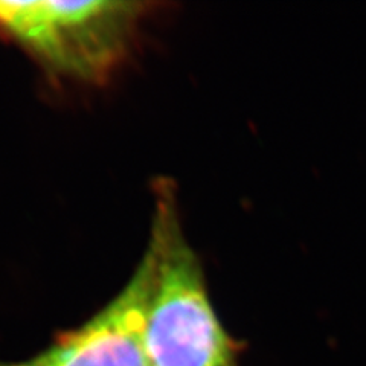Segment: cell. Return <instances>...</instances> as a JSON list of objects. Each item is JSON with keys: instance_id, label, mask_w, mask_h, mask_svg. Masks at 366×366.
<instances>
[{"instance_id": "1", "label": "cell", "mask_w": 366, "mask_h": 366, "mask_svg": "<svg viewBox=\"0 0 366 366\" xmlns=\"http://www.w3.org/2000/svg\"><path fill=\"white\" fill-rule=\"evenodd\" d=\"M144 345L148 366H237L235 343L217 316L203 267L183 234L174 185H154Z\"/></svg>"}, {"instance_id": "2", "label": "cell", "mask_w": 366, "mask_h": 366, "mask_svg": "<svg viewBox=\"0 0 366 366\" xmlns=\"http://www.w3.org/2000/svg\"><path fill=\"white\" fill-rule=\"evenodd\" d=\"M147 4L0 2V36L46 71L81 83H102L129 54Z\"/></svg>"}, {"instance_id": "3", "label": "cell", "mask_w": 366, "mask_h": 366, "mask_svg": "<svg viewBox=\"0 0 366 366\" xmlns=\"http://www.w3.org/2000/svg\"><path fill=\"white\" fill-rule=\"evenodd\" d=\"M152 285L145 252L125 287L75 330L54 340L36 360L40 366H148L144 330Z\"/></svg>"}, {"instance_id": "4", "label": "cell", "mask_w": 366, "mask_h": 366, "mask_svg": "<svg viewBox=\"0 0 366 366\" xmlns=\"http://www.w3.org/2000/svg\"><path fill=\"white\" fill-rule=\"evenodd\" d=\"M0 366H40L36 360H31V362H26V363H0Z\"/></svg>"}]
</instances>
